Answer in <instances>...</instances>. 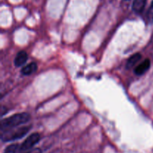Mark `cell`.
Masks as SVG:
<instances>
[{"label": "cell", "mask_w": 153, "mask_h": 153, "mask_svg": "<svg viewBox=\"0 0 153 153\" xmlns=\"http://www.w3.org/2000/svg\"><path fill=\"white\" fill-rule=\"evenodd\" d=\"M31 116L28 112H20L12 115L7 118L2 119L1 122V130L9 128L19 127L25 124L30 120Z\"/></svg>", "instance_id": "cell-1"}, {"label": "cell", "mask_w": 153, "mask_h": 153, "mask_svg": "<svg viewBox=\"0 0 153 153\" xmlns=\"http://www.w3.org/2000/svg\"><path fill=\"white\" fill-rule=\"evenodd\" d=\"M30 128H31L30 126H21V127L19 126L7 130H1V140L4 142H9V141L20 139L29 131Z\"/></svg>", "instance_id": "cell-2"}, {"label": "cell", "mask_w": 153, "mask_h": 153, "mask_svg": "<svg viewBox=\"0 0 153 153\" xmlns=\"http://www.w3.org/2000/svg\"><path fill=\"white\" fill-rule=\"evenodd\" d=\"M40 139V136L38 133H33L28 136L24 140L22 145L20 146V151L25 152L27 150H30L32 148L35 144L39 142Z\"/></svg>", "instance_id": "cell-3"}, {"label": "cell", "mask_w": 153, "mask_h": 153, "mask_svg": "<svg viewBox=\"0 0 153 153\" xmlns=\"http://www.w3.org/2000/svg\"><path fill=\"white\" fill-rule=\"evenodd\" d=\"M151 65L150 60L149 58H146L144 61L142 62L140 64L137 66V67L134 68V73L137 75H143V74L146 73L148 70L149 69Z\"/></svg>", "instance_id": "cell-4"}, {"label": "cell", "mask_w": 153, "mask_h": 153, "mask_svg": "<svg viewBox=\"0 0 153 153\" xmlns=\"http://www.w3.org/2000/svg\"><path fill=\"white\" fill-rule=\"evenodd\" d=\"M28 60V54L25 51H19L16 54V57L14 58V64L16 67H21L23 64H25V62Z\"/></svg>", "instance_id": "cell-5"}, {"label": "cell", "mask_w": 153, "mask_h": 153, "mask_svg": "<svg viewBox=\"0 0 153 153\" xmlns=\"http://www.w3.org/2000/svg\"><path fill=\"white\" fill-rule=\"evenodd\" d=\"M37 70V64L35 62H31L30 64L24 66L21 70V73L23 75L28 76V75L32 74L33 73Z\"/></svg>", "instance_id": "cell-6"}, {"label": "cell", "mask_w": 153, "mask_h": 153, "mask_svg": "<svg viewBox=\"0 0 153 153\" xmlns=\"http://www.w3.org/2000/svg\"><path fill=\"white\" fill-rule=\"evenodd\" d=\"M147 0H134L132 4V10L135 13L140 14L144 9Z\"/></svg>", "instance_id": "cell-7"}, {"label": "cell", "mask_w": 153, "mask_h": 153, "mask_svg": "<svg viewBox=\"0 0 153 153\" xmlns=\"http://www.w3.org/2000/svg\"><path fill=\"white\" fill-rule=\"evenodd\" d=\"M142 58L141 54L139 53V52H137V53H134V55L131 56L128 59L126 63V68L128 69L131 68L134 66L136 65L137 62L140 60V58Z\"/></svg>", "instance_id": "cell-8"}, {"label": "cell", "mask_w": 153, "mask_h": 153, "mask_svg": "<svg viewBox=\"0 0 153 153\" xmlns=\"http://www.w3.org/2000/svg\"><path fill=\"white\" fill-rule=\"evenodd\" d=\"M19 150H20V146L17 143H14L6 147L4 153H17Z\"/></svg>", "instance_id": "cell-9"}, {"label": "cell", "mask_w": 153, "mask_h": 153, "mask_svg": "<svg viewBox=\"0 0 153 153\" xmlns=\"http://www.w3.org/2000/svg\"><path fill=\"white\" fill-rule=\"evenodd\" d=\"M147 19L149 22H153V0L151 3V5L149 7L147 12Z\"/></svg>", "instance_id": "cell-10"}, {"label": "cell", "mask_w": 153, "mask_h": 153, "mask_svg": "<svg viewBox=\"0 0 153 153\" xmlns=\"http://www.w3.org/2000/svg\"><path fill=\"white\" fill-rule=\"evenodd\" d=\"M25 153H42V151L40 148H31V149L28 150V151Z\"/></svg>", "instance_id": "cell-11"}]
</instances>
